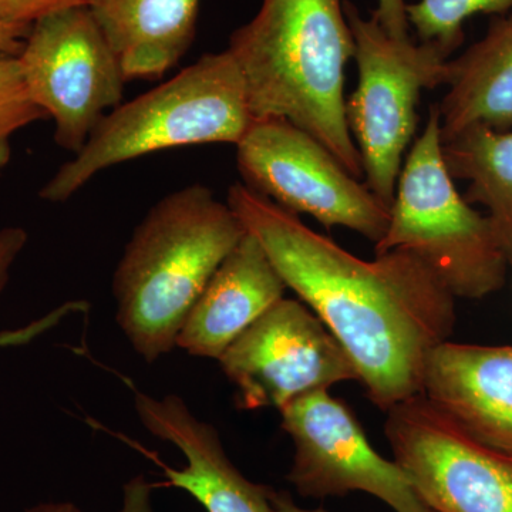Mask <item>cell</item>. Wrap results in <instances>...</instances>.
<instances>
[{"mask_svg": "<svg viewBox=\"0 0 512 512\" xmlns=\"http://www.w3.org/2000/svg\"><path fill=\"white\" fill-rule=\"evenodd\" d=\"M227 204L258 239L286 288L333 333L382 412L419 396L433 350L456 326V298L410 252L357 258L247 185Z\"/></svg>", "mask_w": 512, "mask_h": 512, "instance_id": "obj_1", "label": "cell"}, {"mask_svg": "<svg viewBox=\"0 0 512 512\" xmlns=\"http://www.w3.org/2000/svg\"><path fill=\"white\" fill-rule=\"evenodd\" d=\"M227 50L244 77L254 121H289L363 181L346 116V66L355 42L345 0H262Z\"/></svg>", "mask_w": 512, "mask_h": 512, "instance_id": "obj_2", "label": "cell"}, {"mask_svg": "<svg viewBox=\"0 0 512 512\" xmlns=\"http://www.w3.org/2000/svg\"><path fill=\"white\" fill-rule=\"evenodd\" d=\"M247 229L205 185L165 195L137 225L113 275L116 319L148 365L177 348L192 306Z\"/></svg>", "mask_w": 512, "mask_h": 512, "instance_id": "obj_3", "label": "cell"}, {"mask_svg": "<svg viewBox=\"0 0 512 512\" xmlns=\"http://www.w3.org/2000/svg\"><path fill=\"white\" fill-rule=\"evenodd\" d=\"M252 123L247 87L234 57L228 50L207 53L173 79L111 110L40 197L67 201L101 171L157 151L237 146Z\"/></svg>", "mask_w": 512, "mask_h": 512, "instance_id": "obj_4", "label": "cell"}, {"mask_svg": "<svg viewBox=\"0 0 512 512\" xmlns=\"http://www.w3.org/2000/svg\"><path fill=\"white\" fill-rule=\"evenodd\" d=\"M376 255L410 252L454 298L481 299L500 291L508 262L493 222L457 191L443 156L439 104L404 158L390 220Z\"/></svg>", "mask_w": 512, "mask_h": 512, "instance_id": "obj_5", "label": "cell"}, {"mask_svg": "<svg viewBox=\"0 0 512 512\" xmlns=\"http://www.w3.org/2000/svg\"><path fill=\"white\" fill-rule=\"evenodd\" d=\"M355 42L359 83L346 100L350 133L362 160L363 181L392 207L404 154L417 130L424 90L446 86L451 56L436 43L396 39L375 16L345 0Z\"/></svg>", "mask_w": 512, "mask_h": 512, "instance_id": "obj_6", "label": "cell"}, {"mask_svg": "<svg viewBox=\"0 0 512 512\" xmlns=\"http://www.w3.org/2000/svg\"><path fill=\"white\" fill-rule=\"evenodd\" d=\"M18 60L30 97L55 121L57 146L70 153L123 100V67L87 5L37 19Z\"/></svg>", "mask_w": 512, "mask_h": 512, "instance_id": "obj_7", "label": "cell"}, {"mask_svg": "<svg viewBox=\"0 0 512 512\" xmlns=\"http://www.w3.org/2000/svg\"><path fill=\"white\" fill-rule=\"evenodd\" d=\"M237 164L247 187L292 214L348 228L375 245L386 234L390 207L289 121L255 120L237 144Z\"/></svg>", "mask_w": 512, "mask_h": 512, "instance_id": "obj_8", "label": "cell"}, {"mask_svg": "<svg viewBox=\"0 0 512 512\" xmlns=\"http://www.w3.org/2000/svg\"><path fill=\"white\" fill-rule=\"evenodd\" d=\"M217 362L241 410H281L303 394L359 380L348 352L301 299L276 302Z\"/></svg>", "mask_w": 512, "mask_h": 512, "instance_id": "obj_9", "label": "cell"}, {"mask_svg": "<svg viewBox=\"0 0 512 512\" xmlns=\"http://www.w3.org/2000/svg\"><path fill=\"white\" fill-rule=\"evenodd\" d=\"M384 433L433 512H512V456L464 433L421 394L387 412Z\"/></svg>", "mask_w": 512, "mask_h": 512, "instance_id": "obj_10", "label": "cell"}, {"mask_svg": "<svg viewBox=\"0 0 512 512\" xmlns=\"http://www.w3.org/2000/svg\"><path fill=\"white\" fill-rule=\"evenodd\" d=\"M279 412L295 448L286 478L302 497L362 491L396 512H433L403 468L377 453L352 410L329 390L303 394Z\"/></svg>", "mask_w": 512, "mask_h": 512, "instance_id": "obj_11", "label": "cell"}, {"mask_svg": "<svg viewBox=\"0 0 512 512\" xmlns=\"http://www.w3.org/2000/svg\"><path fill=\"white\" fill-rule=\"evenodd\" d=\"M134 407L144 429L173 444L187 461L174 468L157 458L167 485L190 494L207 512H272L271 488L252 483L234 466L217 429L198 419L180 396L134 389Z\"/></svg>", "mask_w": 512, "mask_h": 512, "instance_id": "obj_12", "label": "cell"}, {"mask_svg": "<svg viewBox=\"0 0 512 512\" xmlns=\"http://www.w3.org/2000/svg\"><path fill=\"white\" fill-rule=\"evenodd\" d=\"M421 396L474 440L512 456V346L441 343Z\"/></svg>", "mask_w": 512, "mask_h": 512, "instance_id": "obj_13", "label": "cell"}, {"mask_svg": "<svg viewBox=\"0 0 512 512\" xmlns=\"http://www.w3.org/2000/svg\"><path fill=\"white\" fill-rule=\"evenodd\" d=\"M286 289L258 239L245 232L192 306L177 348L191 356L220 359L242 332L285 298Z\"/></svg>", "mask_w": 512, "mask_h": 512, "instance_id": "obj_14", "label": "cell"}, {"mask_svg": "<svg viewBox=\"0 0 512 512\" xmlns=\"http://www.w3.org/2000/svg\"><path fill=\"white\" fill-rule=\"evenodd\" d=\"M127 80L161 79L190 50L200 0H87Z\"/></svg>", "mask_w": 512, "mask_h": 512, "instance_id": "obj_15", "label": "cell"}, {"mask_svg": "<svg viewBox=\"0 0 512 512\" xmlns=\"http://www.w3.org/2000/svg\"><path fill=\"white\" fill-rule=\"evenodd\" d=\"M447 94L439 104L441 141L468 127L512 128V13L494 16L487 32L448 62Z\"/></svg>", "mask_w": 512, "mask_h": 512, "instance_id": "obj_16", "label": "cell"}, {"mask_svg": "<svg viewBox=\"0 0 512 512\" xmlns=\"http://www.w3.org/2000/svg\"><path fill=\"white\" fill-rule=\"evenodd\" d=\"M454 180L470 183L466 200L483 205L512 266V131L468 127L443 143Z\"/></svg>", "mask_w": 512, "mask_h": 512, "instance_id": "obj_17", "label": "cell"}, {"mask_svg": "<svg viewBox=\"0 0 512 512\" xmlns=\"http://www.w3.org/2000/svg\"><path fill=\"white\" fill-rule=\"evenodd\" d=\"M511 10L512 0H419L407 3V20L419 42L436 43L451 56L463 45L468 19L503 16Z\"/></svg>", "mask_w": 512, "mask_h": 512, "instance_id": "obj_18", "label": "cell"}, {"mask_svg": "<svg viewBox=\"0 0 512 512\" xmlns=\"http://www.w3.org/2000/svg\"><path fill=\"white\" fill-rule=\"evenodd\" d=\"M45 111L32 100L18 56L0 52V173L12 156L10 138L22 128L45 120Z\"/></svg>", "mask_w": 512, "mask_h": 512, "instance_id": "obj_19", "label": "cell"}, {"mask_svg": "<svg viewBox=\"0 0 512 512\" xmlns=\"http://www.w3.org/2000/svg\"><path fill=\"white\" fill-rule=\"evenodd\" d=\"M87 311H89V303L87 302L70 301L63 303V305L57 306L47 315L36 319L35 322L29 323V325L23 326V328L5 330V332L0 333V349L28 345L32 340L42 336L43 333L56 328L57 325H60L69 316Z\"/></svg>", "mask_w": 512, "mask_h": 512, "instance_id": "obj_20", "label": "cell"}, {"mask_svg": "<svg viewBox=\"0 0 512 512\" xmlns=\"http://www.w3.org/2000/svg\"><path fill=\"white\" fill-rule=\"evenodd\" d=\"M87 0H0V22L32 26L37 19Z\"/></svg>", "mask_w": 512, "mask_h": 512, "instance_id": "obj_21", "label": "cell"}, {"mask_svg": "<svg viewBox=\"0 0 512 512\" xmlns=\"http://www.w3.org/2000/svg\"><path fill=\"white\" fill-rule=\"evenodd\" d=\"M382 28L396 39H410V25L407 20L406 0H377L372 13Z\"/></svg>", "mask_w": 512, "mask_h": 512, "instance_id": "obj_22", "label": "cell"}, {"mask_svg": "<svg viewBox=\"0 0 512 512\" xmlns=\"http://www.w3.org/2000/svg\"><path fill=\"white\" fill-rule=\"evenodd\" d=\"M28 244V232L20 227L0 229V293L8 285L10 268Z\"/></svg>", "mask_w": 512, "mask_h": 512, "instance_id": "obj_23", "label": "cell"}, {"mask_svg": "<svg viewBox=\"0 0 512 512\" xmlns=\"http://www.w3.org/2000/svg\"><path fill=\"white\" fill-rule=\"evenodd\" d=\"M153 485L144 476H136L127 481L123 488V504L117 512H154Z\"/></svg>", "mask_w": 512, "mask_h": 512, "instance_id": "obj_24", "label": "cell"}, {"mask_svg": "<svg viewBox=\"0 0 512 512\" xmlns=\"http://www.w3.org/2000/svg\"><path fill=\"white\" fill-rule=\"evenodd\" d=\"M29 32L30 26L0 22V52L19 56Z\"/></svg>", "mask_w": 512, "mask_h": 512, "instance_id": "obj_25", "label": "cell"}, {"mask_svg": "<svg viewBox=\"0 0 512 512\" xmlns=\"http://www.w3.org/2000/svg\"><path fill=\"white\" fill-rule=\"evenodd\" d=\"M272 512H326L322 508L318 510H305L293 503L291 495L284 491L271 490Z\"/></svg>", "mask_w": 512, "mask_h": 512, "instance_id": "obj_26", "label": "cell"}, {"mask_svg": "<svg viewBox=\"0 0 512 512\" xmlns=\"http://www.w3.org/2000/svg\"><path fill=\"white\" fill-rule=\"evenodd\" d=\"M26 512H82L77 505L73 503H42L37 504L35 507L29 508Z\"/></svg>", "mask_w": 512, "mask_h": 512, "instance_id": "obj_27", "label": "cell"}]
</instances>
